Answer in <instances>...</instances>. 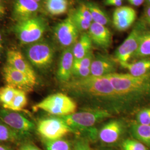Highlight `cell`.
Wrapping results in <instances>:
<instances>
[{
  "mask_svg": "<svg viewBox=\"0 0 150 150\" xmlns=\"http://www.w3.org/2000/svg\"><path fill=\"white\" fill-rule=\"evenodd\" d=\"M116 64L113 59L101 54H95L90 70L91 76L102 77L116 72Z\"/></svg>",
  "mask_w": 150,
  "mask_h": 150,
  "instance_id": "17",
  "label": "cell"
},
{
  "mask_svg": "<svg viewBox=\"0 0 150 150\" xmlns=\"http://www.w3.org/2000/svg\"><path fill=\"white\" fill-rule=\"evenodd\" d=\"M54 49L46 41H38L29 45L26 49V55L30 63L41 70H48L54 57Z\"/></svg>",
  "mask_w": 150,
  "mask_h": 150,
  "instance_id": "7",
  "label": "cell"
},
{
  "mask_svg": "<svg viewBox=\"0 0 150 150\" xmlns=\"http://www.w3.org/2000/svg\"><path fill=\"white\" fill-rule=\"evenodd\" d=\"M45 8L52 16H59L65 13L69 7L68 0H45Z\"/></svg>",
  "mask_w": 150,
  "mask_h": 150,
  "instance_id": "23",
  "label": "cell"
},
{
  "mask_svg": "<svg viewBox=\"0 0 150 150\" xmlns=\"http://www.w3.org/2000/svg\"><path fill=\"white\" fill-rule=\"evenodd\" d=\"M0 150H11V149L7 145H0Z\"/></svg>",
  "mask_w": 150,
  "mask_h": 150,
  "instance_id": "43",
  "label": "cell"
},
{
  "mask_svg": "<svg viewBox=\"0 0 150 150\" xmlns=\"http://www.w3.org/2000/svg\"><path fill=\"white\" fill-rule=\"evenodd\" d=\"M85 4L91 13V16L93 22L101 24L104 26L108 25L111 23L110 17L105 11L95 3L87 2Z\"/></svg>",
  "mask_w": 150,
  "mask_h": 150,
  "instance_id": "22",
  "label": "cell"
},
{
  "mask_svg": "<svg viewBox=\"0 0 150 150\" xmlns=\"http://www.w3.org/2000/svg\"><path fill=\"white\" fill-rule=\"evenodd\" d=\"M0 120L23 138L30 135L35 127V124L21 113L9 110H0Z\"/></svg>",
  "mask_w": 150,
  "mask_h": 150,
  "instance_id": "10",
  "label": "cell"
},
{
  "mask_svg": "<svg viewBox=\"0 0 150 150\" xmlns=\"http://www.w3.org/2000/svg\"><path fill=\"white\" fill-rule=\"evenodd\" d=\"M44 143L46 150H73V144L64 138L52 141H44Z\"/></svg>",
  "mask_w": 150,
  "mask_h": 150,
  "instance_id": "27",
  "label": "cell"
},
{
  "mask_svg": "<svg viewBox=\"0 0 150 150\" xmlns=\"http://www.w3.org/2000/svg\"><path fill=\"white\" fill-rule=\"evenodd\" d=\"M145 22L139 21L129 33L123 43L116 49L115 58L119 64L127 63L136 52L141 38L146 30Z\"/></svg>",
  "mask_w": 150,
  "mask_h": 150,
  "instance_id": "9",
  "label": "cell"
},
{
  "mask_svg": "<svg viewBox=\"0 0 150 150\" xmlns=\"http://www.w3.org/2000/svg\"><path fill=\"white\" fill-rule=\"evenodd\" d=\"M75 11L79 15H80L81 16L86 18L88 21L93 22L91 13L85 4H80L77 7Z\"/></svg>",
  "mask_w": 150,
  "mask_h": 150,
  "instance_id": "35",
  "label": "cell"
},
{
  "mask_svg": "<svg viewBox=\"0 0 150 150\" xmlns=\"http://www.w3.org/2000/svg\"><path fill=\"white\" fill-rule=\"evenodd\" d=\"M22 139L23 137L20 134L0 120V142H16Z\"/></svg>",
  "mask_w": 150,
  "mask_h": 150,
  "instance_id": "25",
  "label": "cell"
},
{
  "mask_svg": "<svg viewBox=\"0 0 150 150\" xmlns=\"http://www.w3.org/2000/svg\"><path fill=\"white\" fill-rule=\"evenodd\" d=\"M104 2L106 5L116 6L117 7L121 6L122 5V1L120 0H108Z\"/></svg>",
  "mask_w": 150,
  "mask_h": 150,
  "instance_id": "37",
  "label": "cell"
},
{
  "mask_svg": "<svg viewBox=\"0 0 150 150\" xmlns=\"http://www.w3.org/2000/svg\"><path fill=\"white\" fill-rule=\"evenodd\" d=\"M90 142L86 138L78 136L73 143L72 150H93L91 148Z\"/></svg>",
  "mask_w": 150,
  "mask_h": 150,
  "instance_id": "32",
  "label": "cell"
},
{
  "mask_svg": "<svg viewBox=\"0 0 150 150\" xmlns=\"http://www.w3.org/2000/svg\"><path fill=\"white\" fill-rule=\"evenodd\" d=\"M129 127L123 119L113 118L98 129L97 140L103 146L112 147L120 145L125 139Z\"/></svg>",
  "mask_w": 150,
  "mask_h": 150,
  "instance_id": "6",
  "label": "cell"
},
{
  "mask_svg": "<svg viewBox=\"0 0 150 150\" xmlns=\"http://www.w3.org/2000/svg\"><path fill=\"white\" fill-rule=\"evenodd\" d=\"M27 98L25 91L17 89L16 94L10 105L6 110L16 112L22 111L27 105Z\"/></svg>",
  "mask_w": 150,
  "mask_h": 150,
  "instance_id": "26",
  "label": "cell"
},
{
  "mask_svg": "<svg viewBox=\"0 0 150 150\" xmlns=\"http://www.w3.org/2000/svg\"><path fill=\"white\" fill-rule=\"evenodd\" d=\"M4 49V45H3V39L2 37V35L0 33V56H1V54L2 52Z\"/></svg>",
  "mask_w": 150,
  "mask_h": 150,
  "instance_id": "41",
  "label": "cell"
},
{
  "mask_svg": "<svg viewBox=\"0 0 150 150\" xmlns=\"http://www.w3.org/2000/svg\"><path fill=\"white\" fill-rule=\"evenodd\" d=\"M74 61L72 47L64 49L57 70V77L60 82L66 84L71 80Z\"/></svg>",
  "mask_w": 150,
  "mask_h": 150,
  "instance_id": "18",
  "label": "cell"
},
{
  "mask_svg": "<svg viewBox=\"0 0 150 150\" xmlns=\"http://www.w3.org/2000/svg\"><path fill=\"white\" fill-rule=\"evenodd\" d=\"M132 138L139 141L150 149V125H145L133 122L129 127Z\"/></svg>",
  "mask_w": 150,
  "mask_h": 150,
  "instance_id": "21",
  "label": "cell"
},
{
  "mask_svg": "<svg viewBox=\"0 0 150 150\" xmlns=\"http://www.w3.org/2000/svg\"><path fill=\"white\" fill-rule=\"evenodd\" d=\"M5 7L4 5L3 1L0 0V18L3 17L5 15Z\"/></svg>",
  "mask_w": 150,
  "mask_h": 150,
  "instance_id": "40",
  "label": "cell"
},
{
  "mask_svg": "<svg viewBox=\"0 0 150 150\" xmlns=\"http://www.w3.org/2000/svg\"><path fill=\"white\" fill-rule=\"evenodd\" d=\"M108 1V0H104V1Z\"/></svg>",
  "mask_w": 150,
  "mask_h": 150,
  "instance_id": "46",
  "label": "cell"
},
{
  "mask_svg": "<svg viewBox=\"0 0 150 150\" xmlns=\"http://www.w3.org/2000/svg\"><path fill=\"white\" fill-rule=\"evenodd\" d=\"M150 57V31H145L139 41L138 48L134 54L132 59Z\"/></svg>",
  "mask_w": 150,
  "mask_h": 150,
  "instance_id": "24",
  "label": "cell"
},
{
  "mask_svg": "<svg viewBox=\"0 0 150 150\" xmlns=\"http://www.w3.org/2000/svg\"><path fill=\"white\" fill-rule=\"evenodd\" d=\"M2 74L7 85L16 89L26 92L32 90L36 85L27 76L9 64L4 67Z\"/></svg>",
  "mask_w": 150,
  "mask_h": 150,
  "instance_id": "12",
  "label": "cell"
},
{
  "mask_svg": "<svg viewBox=\"0 0 150 150\" xmlns=\"http://www.w3.org/2000/svg\"><path fill=\"white\" fill-rule=\"evenodd\" d=\"M37 131L44 141L61 139L67 134H75L74 131L62 118L57 116L40 120L38 123Z\"/></svg>",
  "mask_w": 150,
  "mask_h": 150,
  "instance_id": "8",
  "label": "cell"
},
{
  "mask_svg": "<svg viewBox=\"0 0 150 150\" xmlns=\"http://www.w3.org/2000/svg\"><path fill=\"white\" fill-rule=\"evenodd\" d=\"M46 23L41 17L35 16L22 21L18 22L14 31L22 45L37 42L46 31Z\"/></svg>",
  "mask_w": 150,
  "mask_h": 150,
  "instance_id": "5",
  "label": "cell"
},
{
  "mask_svg": "<svg viewBox=\"0 0 150 150\" xmlns=\"http://www.w3.org/2000/svg\"><path fill=\"white\" fill-rule=\"evenodd\" d=\"M127 1H129V3L131 5L136 6V7L141 5L145 1V0H127Z\"/></svg>",
  "mask_w": 150,
  "mask_h": 150,
  "instance_id": "39",
  "label": "cell"
},
{
  "mask_svg": "<svg viewBox=\"0 0 150 150\" xmlns=\"http://www.w3.org/2000/svg\"><path fill=\"white\" fill-rule=\"evenodd\" d=\"M80 33L71 15L59 23L54 29L57 42L64 49L72 47L75 45L79 38Z\"/></svg>",
  "mask_w": 150,
  "mask_h": 150,
  "instance_id": "11",
  "label": "cell"
},
{
  "mask_svg": "<svg viewBox=\"0 0 150 150\" xmlns=\"http://www.w3.org/2000/svg\"><path fill=\"white\" fill-rule=\"evenodd\" d=\"M135 122L137 123L150 125V107L143 108L136 113Z\"/></svg>",
  "mask_w": 150,
  "mask_h": 150,
  "instance_id": "31",
  "label": "cell"
},
{
  "mask_svg": "<svg viewBox=\"0 0 150 150\" xmlns=\"http://www.w3.org/2000/svg\"><path fill=\"white\" fill-rule=\"evenodd\" d=\"M92 42L87 32L82 33L80 37L72 47L75 60L81 59L92 51Z\"/></svg>",
  "mask_w": 150,
  "mask_h": 150,
  "instance_id": "19",
  "label": "cell"
},
{
  "mask_svg": "<svg viewBox=\"0 0 150 150\" xmlns=\"http://www.w3.org/2000/svg\"><path fill=\"white\" fill-rule=\"evenodd\" d=\"M40 10V4L35 0H15L12 15L18 22L37 16Z\"/></svg>",
  "mask_w": 150,
  "mask_h": 150,
  "instance_id": "14",
  "label": "cell"
},
{
  "mask_svg": "<svg viewBox=\"0 0 150 150\" xmlns=\"http://www.w3.org/2000/svg\"><path fill=\"white\" fill-rule=\"evenodd\" d=\"M7 64L27 76L37 84V75L30 62L21 52L12 49L7 52Z\"/></svg>",
  "mask_w": 150,
  "mask_h": 150,
  "instance_id": "13",
  "label": "cell"
},
{
  "mask_svg": "<svg viewBox=\"0 0 150 150\" xmlns=\"http://www.w3.org/2000/svg\"><path fill=\"white\" fill-rule=\"evenodd\" d=\"M18 150H41L36 145L31 142H26L21 146Z\"/></svg>",
  "mask_w": 150,
  "mask_h": 150,
  "instance_id": "36",
  "label": "cell"
},
{
  "mask_svg": "<svg viewBox=\"0 0 150 150\" xmlns=\"http://www.w3.org/2000/svg\"><path fill=\"white\" fill-rule=\"evenodd\" d=\"M107 76L126 113L150 101V74L134 76L115 72Z\"/></svg>",
  "mask_w": 150,
  "mask_h": 150,
  "instance_id": "2",
  "label": "cell"
},
{
  "mask_svg": "<svg viewBox=\"0 0 150 150\" xmlns=\"http://www.w3.org/2000/svg\"><path fill=\"white\" fill-rule=\"evenodd\" d=\"M77 103L70 96L62 93L49 95L33 106L35 111L42 110L53 116L61 117L76 112Z\"/></svg>",
  "mask_w": 150,
  "mask_h": 150,
  "instance_id": "4",
  "label": "cell"
},
{
  "mask_svg": "<svg viewBox=\"0 0 150 150\" xmlns=\"http://www.w3.org/2000/svg\"><path fill=\"white\" fill-rule=\"evenodd\" d=\"M120 64L127 70L129 74L134 76H142L150 74V57L144 58L133 62L122 63Z\"/></svg>",
  "mask_w": 150,
  "mask_h": 150,
  "instance_id": "20",
  "label": "cell"
},
{
  "mask_svg": "<svg viewBox=\"0 0 150 150\" xmlns=\"http://www.w3.org/2000/svg\"><path fill=\"white\" fill-rule=\"evenodd\" d=\"M15 88L7 86L0 87V103L4 109H7L10 105L16 94Z\"/></svg>",
  "mask_w": 150,
  "mask_h": 150,
  "instance_id": "28",
  "label": "cell"
},
{
  "mask_svg": "<svg viewBox=\"0 0 150 150\" xmlns=\"http://www.w3.org/2000/svg\"><path fill=\"white\" fill-rule=\"evenodd\" d=\"M91 76L90 68H85L74 64L72 77L74 79H83Z\"/></svg>",
  "mask_w": 150,
  "mask_h": 150,
  "instance_id": "33",
  "label": "cell"
},
{
  "mask_svg": "<svg viewBox=\"0 0 150 150\" xmlns=\"http://www.w3.org/2000/svg\"><path fill=\"white\" fill-rule=\"evenodd\" d=\"M66 85L70 93L88 108L106 110L113 115L126 113L107 76L74 79Z\"/></svg>",
  "mask_w": 150,
  "mask_h": 150,
  "instance_id": "1",
  "label": "cell"
},
{
  "mask_svg": "<svg viewBox=\"0 0 150 150\" xmlns=\"http://www.w3.org/2000/svg\"><path fill=\"white\" fill-rule=\"evenodd\" d=\"M95 57V54L93 53L92 51L88 54H87L85 57L82 58L81 59L74 61V64L80 67L85 68H90L92 62L93 60Z\"/></svg>",
  "mask_w": 150,
  "mask_h": 150,
  "instance_id": "34",
  "label": "cell"
},
{
  "mask_svg": "<svg viewBox=\"0 0 150 150\" xmlns=\"http://www.w3.org/2000/svg\"><path fill=\"white\" fill-rule=\"evenodd\" d=\"M96 150H116L112 148L111 147H108V146H102L101 147H100L97 149Z\"/></svg>",
  "mask_w": 150,
  "mask_h": 150,
  "instance_id": "42",
  "label": "cell"
},
{
  "mask_svg": "<svg viewBox=\"0 0 150 150\" xmlns=\"http://www.w3.org/2000/svg\"><path fill=\"white\" fill-rule=\"evenodd\" d=\"M35 1H36V2H38V3L40 4L41 2H42V1H45V0H35Z\"/></svg>",
  "mask_w": 150,
  "mask_h": 150,
  "instance_id": "45",
  "label": "cell"
},
{
  "mask_svg": "<svg viewBox=\"0 0 150 150\" xmlns=\"http://www.w3.org/2000/svg\"><path fill=\"white\" fill-rule=\"evenodd\" d=\"M145 21L150 26V6H147L145 11Z\"/></svg>",
  "mask_w": 150,
  "mask_h": 150,
  "instance_id": "38",
  "label": "cell"
},
{
  "mask_svg": "<svg viewBox=\"0 0 150 150\" xmlns=\"http://www.w3.org/2000/svg\"><path fill=\"white\" fill-rule=\"evenodd\" d=\"M136 17V12L133 8L129 6H120L113 12V25L118 31H123L133 25Z\"/></svg>",
  "mask_w": 150,
  "mask_h": 150,
  "instance_id": "16",
  "label": "cell"
},
{
  "mask_svg": "<svg viewBox=\"0 0 150 150\" xmlns=\"http://www.w3.org/2000/svg\"><path fill=\"white\" fill-rule=\"evenodd\" d=\"M70 15L72 17V19L76 27H77L79 32L80 33L86 32L89 30L92 22L88 21L86 18L76 12L75 11Z\"/></svg>",
  "mask_w": 150,
  "mask_h": 150,
  "instance_id": "30",
  "label": "cell"
},
{
  "mask_svg": "<svg viewBox=\"0 0 150 150\" xmlns=\"http://www.w3.org/2000/svg\"><path fill=\"white\" fill-rule=\"evenodd\" d=\"M146 5L150 6V0H145Z\"/></svg>",
  "mask_w": 150,
  "mask_h": 150,
  "instance_id": "44",
  "label": "cell"
},
{
  "mask_svg": "<svg viewBox=\"0 0 150 150\" xmlns=\"http://www.w3.org/2000/svg\"><path fill=\"white\" fill-rule=\"evenodd\" d=\"M87 33L92 44L97 47L106 50L111 46L112 35L106 26L93 22Z\"/></svg>",
  "mask_w": 150,
  "mask_h": 150,
  "instance_id": "15",
  "label": "cell"
},
{
  "mask_svg": "<svg viewBox=\"0 0 150 150\" xmlns=\"http://www.w3.org/2000/svg\"><path fill=\"white\" fill-rule=\"evenodd\" d=\"M112 113L106 110L87 108L86 110L60 117L75 134L88 139L97 140L98 129L95 126L103 120L112 117Z\"/></svg>",
  "mask_w": 150,
  "mask_h": 150,
  "instance_id": "3",
  "label": "cell"
},
{
  "mask_svg": "<svg viewBox=\"0 0 150 150\" xmlns=\"http://www.w3.org/2000/svg\"><path fill=\"white\" fill-rule=\"evenodd\" d=\"M120 146L121 150H150L147 146L133 138L125 139Z\"/></svg>",
  "mask_w": 150,
  "mask_h": 150,
  "instance_id": "29",
  "label": "cell"
}]
</instances>
